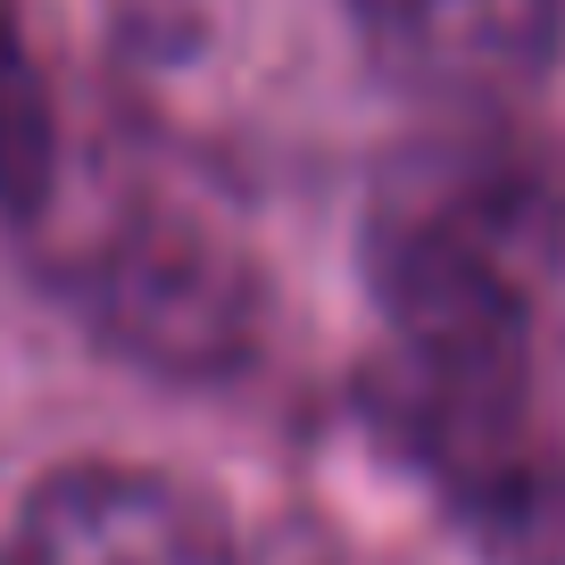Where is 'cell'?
Listing matches in <instances>:
<instances>
[{
  "instance_id": "6da1fadb",
  "label": "cell",
  "mask_w": 565,
  "mask_h": 565,
  "mask_svg": "<svg viewBox=\"0 0 565 565\" xmlns=\"http://www.w3.org/2000/svg\"><path fill=\"white\" fill-rule=\"evenodd\" d=\"M383 308L391 441L482 532L524 557L565 548V466L532 391L565 341V150L508 125H449L383 167L366 216Z\"/></svg>"
},
{
  "instance_id": "7a4b0ae2",
  "label": "cell",
  "mask_w": 565,
  "mask_h": 565,
  "mask_svg": "<svg viewBox=\"0 0 565 565\" xmlns=\"http://www.w3.org/2000/svg\"><path fill=\"white\" fill-rule=\"evenodd\" d=\"M58 275H67L75 308L100 324L108 350L141 358L159 374H183V383L233 374L249 358V341H258V275H249V258L209 216L175 209V200L108 209Z\"/></svg>"
},
{
  "instance_id": "3957f363",
  "label": "cell",
  "mask_w": 565,
  "mask_h": 565,
  "mask_svg": "<svg viewBox=\"0 0 565 565\" xmlns=\"http://www.w3.org/2000/svg\"><path fill=\"white\" fill-rule=\"evenodd\" d=\"M9 565H242V541L209 499L167 475L67 466L25 499Z\"/></svg>"
},
{
  "instance_id": "5b68a950",
  "label": "cell",
  "mask_w": 565,
  "mask_h": 565,
  "mask_svg": "<svg viewBox=\"0 0 565 565\" xmlns=\"http://www.w3.org/2000/svg\"><path fill=\"white\" fill-rule=\"evenodd\" d=\"M58 183V117L34 51H25L18 0H0V216H42Z\"/></svg>"
},
{
  "instance_id": "277c9868",
  "label": "cell",
  "mask_w": 565,
  "mask_h": 565,
  "mask_svg": "<svg viewBox=\"0 0 565 565\" xmlns=\"http://www.w3.org/2000/svg\"><path fill=\"white\" fill-rule=\"evenodd\" d=\"M374 58L441 100H499L557 51L565 0H358Z\"/></svg>"
}]
</instances>
